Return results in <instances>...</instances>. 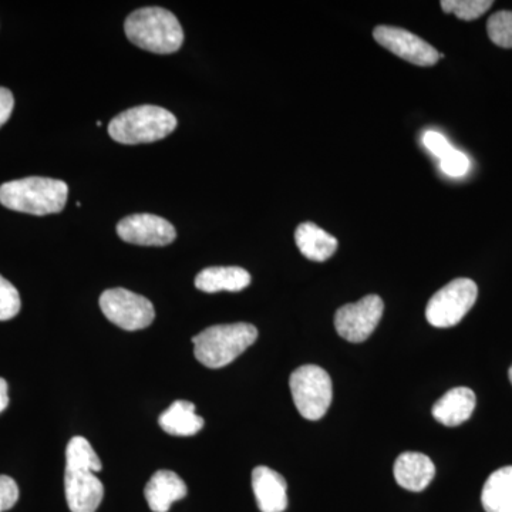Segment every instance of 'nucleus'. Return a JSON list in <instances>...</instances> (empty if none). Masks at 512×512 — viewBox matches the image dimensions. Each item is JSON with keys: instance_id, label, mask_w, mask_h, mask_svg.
Here are the masks:
<instances>
[{"instance_id": "nucleus-27", "label": "nucleus", "mask_w": 512, "mask_h": 512, "mask_svg": "<svg viewBox=\"0 0 512 512\" xmlns=\"http://www.w3.org/2000/svg\"><path fill=\"white\" fill-rule=\"evenodd\" d=\"M9 387L5 379L0 377V413L6 410L9 404Z\"/></svg>"}, {"instance_id": "nucleus-6", "label": "nucleus", "mask_w": 512, "mask_h": 512, "mask_svg": "<svg viewBox=\"0 0 512 512\" xmlns=\"http://www.w3.org/2000/svg\"><path fill=\"white\" fill-rule=\"evenodd\" d=\"M292 399L303 419L316 421L328 413L333 399L332 379L322 367H299L289 379Z\"/></svg>"}, {"instance_id": "nucleus-4", "label": "nucleus", "mask_w": 512, "mask_h": 512, "mask_svg": "<svg viewBox=\"0 0 512 512\" xmlns=\"http://www.w3.org/2000/svg\"><path fill=\"white\" fill-rule=\"evenodd\" d=\"M258 339V330L249 323H231V325H215L202 330L192 338L194 355L198 362L210 369L234 362L254 345Z\"/></svg>"}, {"instance_id": "nucleus-21", "label": "nucleus", "mask_w": 512, "mask_h": 512, "mask_svg": "<svg viewBox=\"0 0 512 512\" xmlns=\"http://www.w3.org/2000/svg\"><path fill=\"white\" fill-rule=\"evenodd\" d=\"M487 33L491 42L503 49H512V12L500 10L487 22Z\"/></svg>"}, {"instance_id": "nucleus-25", "label": "nucleus", "mask_w": 512, "mask_h": 512, "mask_svg": "<svg viewBox=\"0 0 512 512\" xmlns=\"http://www.w3.org/2000/svg\"><path fill=\"white\" fill-rule=\"evenodd\" d=\"M423 144L427 150L430 151L434 156L444 158L447 156L450 151H453L454 148L448 143L446 137L443 134L437 133V131H427L423 136Z\"/></svg>"}, {"instance_id": "nucleus-7", "label": "nucleus", "mask_w": 512, "mask_h": 512, "mask_svg": "<svg viewBox=\"0 0 512 512\" xmlns=\"http://www.w3.org/2000/svg\"><path fill=\"white\" fill-rule=\"evenodd\" d=\"M477 296L476 282L468 278L454 279L430 299L426 318L434 328L456 326L473 308Z\"/></svg>"}, {"instance_id": "nucleus-12", "label": "nucleus", "mask_w": 512, "mask_h": 512, "mask_svg": "<svg viewBox=\"0 0 512 512\" xmlns=\"http://www.w3.org/2000/svg\"><path fill=\"white\" fill-rule=\"evenodd\" d=\"M252 490L261 512H284L288 507V485L272 468L259 466L252 471Z\"/></svg>"}, {"instance_id": "nucleus-3", "label": "nucleus", "mask_w": 512, "mask_h": 512, "mask_svg": "<svg viewBox=\"0 0 512 512\" xmlns=\"http://www.w3.org/2000/svg\"><path fill=\"white\" fill-rule=\"evenodd\" d=\"M67 195L69 187L62 180L28 177L3 184L0 187V204L12 211L42 217L62 212Z\"/></svg>"}, {"instance_id": "nucleus-13", "label": "nucleus", "mask_w": 512, "mask_h": 512, "mask_svg": "<svg viewBox=\"0 0 512 512\" xmlns=\"http://www.w3.org/2000/svg\"><path fill=\"white\" fill-rule=\"evenodd\" d=\"M436 476V467L426 454L406 451L394 463V478L404 490L420 493Z\"/></svg>"}, {"instance_id": "nucleus-24", "label": "nucleus", "mask_w": 512, "mask_h": 512, "mask_svg": "<svg viewBox=\"0 0 512 512\" xmlns=\"http://www.w3.org/2000/svg\"><path fill=\"white\" fill-rule=\"evenodd\" d=\"M19 500V487L13 478L0 476V512L15 507Z\"/></svg>"}, {"instance_id": "nucleus-2", "label": "nucleus", "mask_w": 512, "mask_h": 512, "mask_svg": "<svg viewBox=\"0 0 512 512\" xmlns=\"http://www.w3.org/2000/svg\"><path fill=\"white\" fill-rule=\"evenodd\" d=\"M124 29L131 43L158 55L175 53L184 43V30L174 13L158 6L131 13Z\"/></svg>"}, {"instance_id": "nucleus-20", "label": "nucleus", "mask_w": 512, "mask_h": 512, "mask_svg": "<svg viewBox=\"0 0 512 512\" xmlns=\"http://www.w3.org/2000/svg\"><path fill=\"white\" fill-rule=\"evenodd\" d=\"M441 9L446 13H453L458 19L476 20L487 13L494 5L491 0H443Z\"/></svg>"}, {"instance_id": "nucleus-15", "label": "nucleus", "mask_w": 512, "mask_h": 512, "mask_svg": "<svg viewBox=\"0 0 512 512\" xmlns=\"http://www.w3.org/2000/svg\"><path fill=\"white\" fill-rule=\"evenodd\" d=\"M476 409V394L468 387H456L433 406L434 419L447 427H457L466 423Z\"/></svg>"}, {"instance_id": "nucleus-26", "label": "nucleus", "mask_w": 512, "mask_h": 512, "mask_svg": "<svg viewBox=\"0 0 512 512\" xmlns=\"http://www.w3.org/2000/svg\"><path fill=\"white\" fill-rule=\"evenodd\" d=\"M13 107H15V99L12 92L5 87H0V127L12 116Z\"/></svg>"}, {"instance_id": "nucleus-11", "label": "nucleus", "mask_w": 512, "mask_h": 512, "mask_svg": "<svg viewBox=\"0 0 512 512\" xmlns=\"http://www.w3.org/2000/svg\"><path fill=\"white\" fill-rule=\"evenodd\" d=\"M117 234L128 244L141 247H165L177 237L174 225L153 214H136L117 225Z\"/></svg>"}, {"instance_id": "nucleus-14", "label": "nucleus", "mask_w": 512, "mask_h": 512, "mask_svg": "<svg viewBox=\"0 0 512 512\" xmlns=\"http://www.w3.org/2000/svg\"><path fill=\"white\" fill-rule=\"evenodd\" d=\"M187 485L174 471L160 470L150 478L144 490L148 507L153 512H168L175 501L187 495Z\"/></svg>"}, {"instance_id": "nucleus-16", "label": "nucleus", "mask_w": 512, "mask_h": 512, "mask_svg": "<svg viewBox=\"0 0 512 512\" xmlns=\"http://www.w3.org/2000/svg\"><path fill=\"white\" fill-rule=\"evenodd\" d=\"M251 285V275L239 266H211L195 278V286L202 292H239Z\"/></svg>"}, {"instance_id": "nucleus-23", "label": "nucleus", "mask_w": 512, "mask_h": 512, "mask_svg": "<svg viewBox=\"0 0 512 512\" xmlns=\"http://www.w3.org/2000/svg\"><path fill=\"white\" fill-rule=\"evenodd\" d=\"M440 167L444 174L460 178L470 171V158L454 148L446 157L441 158Z\"/></svg>"}, {"instance_id": "nucleus-22", "label": "nucleus", "mask_w": 512, "mask_h": 512, "mask_svg": "<svg viewBox=\"0 0 512 512\" xmlns=\"http://www.w3.org/2000/svg\"><path fill=\"white\" fill-rule=\"evenodd\" d=\"M22 308L18 289L0 275V320L15 318Z\"/></svg>"}, {"instance_id": "nucleus-17", "label": "nucleus", "mask_w": 512, "mask_h": 512, "mask_svg": "<svg viewBox=\"0 0 512 512\" xmlns=\"http://www.w3.org/2000/svg\"><path fill=\"white\" fill-rule=\"evenodd\" d=\"M295 242L301 254L315 262L328 261L338 249V239L313 222H303L296 228Z\"/></svg>"}, {"instance_id": "nucleus-9", "label": "nucleus", "mask_w": 512, "mask_h": 512, "mask_svg": "<svg viewBox=\"0 0 512 512\" xmlns=\"http://www.w3.org/2000/svg\"><path fill=\"white\" fill-rule=\"evenodd\" d=\"M383 311L384 303L380 296H365L359 302L348 303L338 309L335 315V328L340 338L348 342H365L375 332Z\"/></svg>"}, {"instance_id": "nucleus-1", "label": "nucleus", "mask_w": 512, "mask_h": 512, "mask_svg": "<svg viewBox=\"0 0 512 512\" xmlns=\"http://www.w3.org/2000/svg\"><path fill=\"white\" fill-rule=\"evenodd\" d=\"M103 464L84 437H73L66 448L64 493L72 512H96L104 497V485L96 476Z\"/></svg>"}, {"instance_id": "nucleus-5", "label": "nucleus", "mask_w": 512, "mask_h": 512, "mask_svg": "<svg viewBox=\"0 0 512 512\" xmlns=\"http://www.w3.org/2000/svg\"><path fill=\"white\" fill-rule=\"evenodd\" d=\"M177 127V117L163 107L137 106L114 117L109 124V134L120 144L154 143L170 136Z\"/></svg>"}, {"instance_id": "nucleus-10", "label": "nucleus", "mask_w": 512, "mask_h": 512, "mask_svg": "<svg viewBox=\"0 0 512 512\" xmlns=\"http://www.w3.org/2000/svg\"><path fill=\"white\" fill-rule=\"evenodd\" d=\"M373 37L384 49L389 50L393 55L402 57L406 62L416 64V66H434L441 57L440 53L426 40L406 29L377 26L373 30Z\"/></svg>"}, {"instance_id": "nucleus-28", "label": "nucleus", "mask_w": 512, "mask_h": 512, "mask_svg": "<svg viewBox=\"0 0 512 512\" xmlns=\"http://www.w3.org/2000/svg\"><path fill=\"white\" fill-rule=\"evenodd\" d=\"M508 377H510V382L512 384V366L510 367V372H508Z\"/></svg>"}, {"instance_id": "nucleus-19", "label": "nucleus", "mask_w": 512, "mask_h": 512, "mask_svg": "<svg viewBox=\"0 0 512 512\" xmlns=\"http://www.w3.org/2000/svg\"><path fill=\"white\" fill-rule=\"evenodd\" d=\"M481 503L485 512H512V466L500 468L488 477Z\"/></svg>"}, {"instance_id": "nucleus-8", "label": "nucleus", "mask_w": 512, "mask_h": 512, "mask_svg": "<svg viewBox=\"0 0 512 512\" xmlns=\"http://www.w3.org/2000/svg\"><path fill=\"white\" fill-rule=\"evenodd\" d=\"M100 309L114 325L124 330L146 329L156 318L153 303L127 289H107L100 296Z\"/></svg>"}, {"instance_id": "nucleus-18", "label": "nucleus", "mask_w": 512, "mask_h": 512, "mask_svg": "<svg viewBox=\"0 0 512 512\" xmlns=\"http://www.w3.org/2000/svg\"><path fill=\"white\" fill-rule=\"evenodd\" d=\"M158 424L171 436L191 437L202 430L204 419L195 413L194 404L177 400L158 417Z\"/></svg>"}]
</instances>
